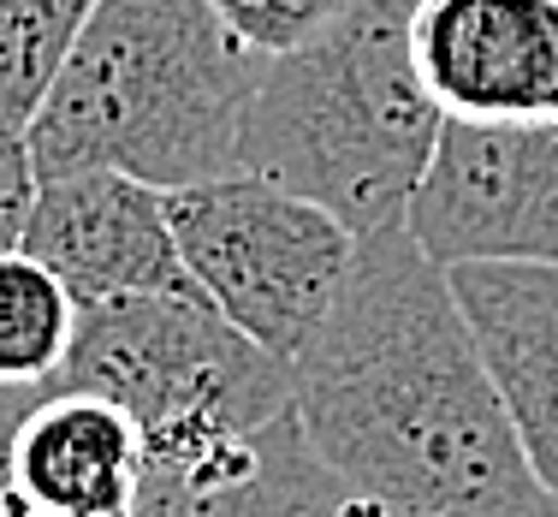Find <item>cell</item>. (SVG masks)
<instances>
[{
	"mask_svg": "<svg viewBox=\"0 0 558 517\" xmlns=\"http://www.w3.org/2000/svg\"><path fill=\"white\" fill-rule=\"evenodd\" d=\"M291 405L351 494L404 517H558L451 274L404 220L356 238L291 357Z\"/></svg>",
	"mask_w": 558,
	"mask_h": 517,
	"instance_id": "obj_1",
	"label": "cell"
},
{
	"mask_svg": "<svg viewBox=\"0 0 558 517\" xmlns=\"http://www.w3.org/2000/svg\"><path fill=\"white\" fill-rule=\"evenodd\" d=\"M446 274L487 351L517 441L558 506V262H458Z\"/></svg>",
	"mask_w": 558,
	"mask_h": 517,
	"instance_id": "obj_11",
	"label": "cell"
},
{
	"mask_svg": "<svg viewBox=\"0 0 558 517\" xmlns=\"http://www.w3.org/2000/svg\"><path fill=\"white\" fill-rule=\"evenodd\" d=\"M101 0H0V113L31 125Z\"/></svg>",
	"mask_w": 558,
	"mask_h": 517,
	"instance_id": "obj_13",
	"label": "cell"
},
{
	"mask_svg": "<svg viewBox=\"0 0 558 517\" xmlns=\"http://www.w3.org/2000/svg\"><path fill=\"white\" fill-rule=\"evenodd\" d=\"M404 227L440 268L558 262V125L446 119Z\"/></svg>",
	"mask_w": 558,
	"mask_h": 517,
	"instance_id": "obj_6",
	"label": "cell"
},
{
	"mask_svg": "<svg viewBox=\"0 0 558 517\" xmlns=\"http://www.w3.org/2000/svg\"><path fill=\"white\" fill-rule=\"evenodd\" d=\"M24 250L72 286L77 303L196 291L179 256L167 191L119 167H60L43 172Z\"/></svg>",
	"mask_w": 558,
	"mask_h": 517,
	"instance_id": "obj_7",
	"label": "cell"
},
{
	"mask_svg": "<svg viewBox=\"0 0 558 517\" xmlns=\"http://www.w3.org/2000/svg\"><path fill=\"white\" fill-rule=\"evenodd\" d=\"M60 387L125 405L143 446H196L244 434L291 410V363L262 351L203 291L84 303Z\"/></svg>",
	"mask_w": 558,
	"mask_h": 517,
	"instance_id": "obj_4",
	"label": "cell"
},
{
	"mask_svg": "<svg viewBox=\"0 0 558 517\" xmlns=\"http://www.w3.org/2000/svg\"><path fill=\"white\" fill-rule=\"evenodd\" d=\"M410 12L416 0H356L268 60L244 119V172L315 196L356 238L404 220L446 125L410 55Z\"/></svg>",
	"mask_w": 558,
	"mask_h": 517,
	"instance_id": "obj_3",
	"label": "cell"
},
{
	"mask_svg": "<svg viewBox=\"0 0 558 517\" xmlns=\"http://www.w3.org/2000/svg\"><path fill=\"white\" fill-rule=\"evenodd\" d=\"M262 72L208 0H101L31 119L36 167H119L155 191L244 172Z\"/></svg>",
	"mask_w": 558,
	"mask_h": 517,
	"instance_id": "obj_2",
	"label": "cell"
},
{
	"mask_svg": "<svg viewBox=\"0 0 558 517\" xmlns=\"http://www.w3.org/2000/svg\"><path fill=\"white\" fill-rule=\"evenodd\" d=\"M344 500L291 405L262 429L149 453L131 517H339Z\"/></svg>",
	"mask_w": 558,
	"mask_h": 517,
	"instance_id": "obj_10",
	"label": "cell"
},
{
	"mask_svg": "<svg viewBox=\"0 0 558 517\" xmlns=\"http://www.w3.org/2000/svg\"><path fill=\"white\" fill-rule=\"evenodd\" d=\"M36 191H43V167H36V149H31V125L0 113V250L24 244Z\"/></svg>",
	"mask_w": 558,
	"mask_h": 517,
	"instance_id": "obj_15",
	"label": "cell"
},
{
	"mask_svg": "<svg viewBox=\"0 0 558 517\" xmlns=\"http://www.w3.org/2000/svg\"><path fill=\"white\" fill-rule=\"evenodd\" d=\"M339 517H404V512L380 506V500H363V494H351V500H344V512H339Z\"/></svg>",
	"mask_w": 558,
	"mask_h": 517,
	"instance_id": "obj_16",
	"label": "cell"
},
{
	"mask_svg": "<svg viewBox=\"0 0 558 517\" xmlns=\"http://www.w3.org/2000/svg\"><path fill=\"white\" fill-rule=\"evenodd\" d=\"M7 488L48 517H131L143 488V429L125 405L84 387H12Z\"/></svg>",
	"mask_w": 558,
	"mask_h": 517,
	"instance_id": "obj_9",
	"label": "cell"
},
{
	"mask_svg": "<svg viewBox=\"0 0 558 517\" xmlns=\"http://www.w3.org/2000/svg\"><path fill=\"white\" fill-rule=\"evenodd\" d=\"M226 19V31L262 60H279L291 48H303L310 36H322L333 19L356 7V0H208Z\"/></svg>",
	"mask_w": 558,
	"mask_h": 517,
	"instance_id": "obj_14",
	"label": "cell"
},
{
	"mask_svg": "<svg viewBox=\"0 0 558 517\" xmlns=\"http://www.w3.org/2000/svg\"><path fill=\"white\" fill-rule=\"evenodd\" d=\"M410 55L446 119L558 125V0H416Z\"/></svg>",
	"mask_w": 558,
	"mask_h": 517,
	"instance_id": "obj_8",
	"label": "cell"
},
{
	"mask_svg": "<svg viewBox=\"0 0 558 517\" xmlns=\"http://www.w3.org/2000/svg\"><path fill=\"white\" fill-rule=\"evenodd\" d=\"M191 286L274 357H298L339 298L356 232L315 196L262 172H226L167 191Z\"/></svg>",
	"mask_w": 558,
	"mask_h": 517,
	"instance_id": "obj_5",
	"label": "cell"
},
{
	"mask_svg": "<svg viewBox=\"0 0 558 517\" xmlns=\"http://www.w3.org/2000/svg\"><path fill=\"white\" fill-rule=\"evenodd\" d=\"M84 303L31 250H0V393L60 381Z\"/></svg>",
	"mask_w": 558,
	"mask_h": 517,
	"instance_id": "obj_12",
	"label": "cell"
}]
</instances>
